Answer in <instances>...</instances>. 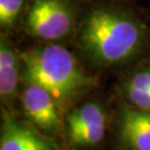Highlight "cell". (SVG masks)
<instances>
[{
	"label": "cell",
	"mask_w": 150,
	"mask_h": 150,
	"mask_svg": "<svg viewBox=\"0 0 150 150\" xmlns=\"http://www.w3.org/2000/svg\"><path fill=\"white\" fill-rule=\"evenodd\" d=\"M126 86L150 92V62L140 66L129 77L128 81L126 82Z\"/></svg>",
	"instance_id": "cell-10"
},
{
	"label": "cell",
	"mask_w": 150,
	"mask_h": 150,
	"mask_svg": "<svg viewBox=\"0 0 150 150\" xmlns=\"http://www.w3.org/2000/svg\"><path fill=\"white\" fill-rule=\"evenodd\" d=\"M67 134L78 147H91L101 142L106 134L107 117L100 105L86 102L67 116Z\"/></svg>",
	"instance_id": "cell-4"
},
{
	"label": "cell",
	"mask_w": 150,
	"mask_h": 150,
	"mask_svg": "<svg viewBox=\"0 0 150 150\" xmlns=\"http://www.w3.org/2000/svg\"><path fill=\"white\" fill-rule=\"evenodd\" d=\"M21 103L25 115L38 128L54 132L61 128L59 106L54 97L42 87L26 83Z\"/></svg>",
	"instance_id": "cell-5"
},
{
	"label": "cell",
	"mask_w": 150,
	"mask_h": 150,
	"mask_svg": "<svg viewBox=\"0 0 150 150\" xmlns=\"http://www.w3.org/2000/svg\"><path fill=\"white\" fill-rule=\"evenodd\" d=\"M0 150H56L52 144L2 108Z\"/></svg>",
	"instance_id": "cell-6"
},
{
	"label": "cell",
	"mask_w": 150,
	"mask_h": 150,
	"mask_svg": "<svg viewBox=\"0 0 150 150\" xmlns=\"http://www.w3.org/2000/svg\"><path fill=\"white\" fill-rule=\"evenodd\" d=\"M85 2L86 0H30L21 30L38 42L72 40Z\"/></svg>",
	"instance_id": "cell-3"
},
{
	"label": "cell",
	"mask_w": 150,
	"mask_h": 150,
	"mask_svg": "<svg viewBox=\"0 0 150 150\" xmlns=\"http://www.w3.org/2000/svg\"><path fill=\"white\" fill-rule=\"evenodd\" d=\"M26 83L42 87L64 107L95 86L76 56L61 43L39 42L21 51Z\"/></svg>",
	"instance_id": "cell-2"
},
{
	"label": "cell",
	"mask_w": 150,
	"mask_h": 150,
	"mask_svg": "<svg viewBox=\"0 0 150 150\" xmlns=\"http://www.w3.org/2000/svg\"><path fill=\"white\" fill-rule=\"evenodd\" d=\"M119 136L130 150H150V110L125 108L119 117Z\"/></svg>",
	"instance_id": "cell-8"
},
{
	"label": "cell",
	"mask_w": 150,
	"mask_h": 150,
	"mask_svg": "<svg viewBox=\"0 0 150 150\" xmlns=\"http://www.w3.org/2000/svg\"><path fill=\"white\" fill-rule=\"evenodd\" d=\"M30 0H0V28L1 33L10 35L21 22Z\"/></svg>",
	"instance_id": "cell-9"
},
{
	"label": "cell",
	"mask_w": 150,
	"mask_h": 150,
	"mask_svg": "<svg viewBox=\"0 0 150 150\" xmlns=\"http://www.w3.org/2000/svg\"><path fill=\"white\" fill-rule=\"evenodd\" d=\"M72 41L92 66L118 67L150 46V28L129 0H86Z\"/></svg>",
	"instance_id": "cell-1"
},
{
	"label": "cell",
	"mask_w": 150,
	"mask_h": 150,
	"mask_svg": "<svg viewBox=\"0 0 150 150\" xmlns=\"http://www.w3.org/2000/svg\"><path fill=\"white\" fill-rule=\"evenodd\" d=\"M22 70L21 51L18 50L9 35L0 36V96L2 102L9 103L17 95Z\"/></svg>",
	"instance_id": "cell-7"
}]
</instances>
